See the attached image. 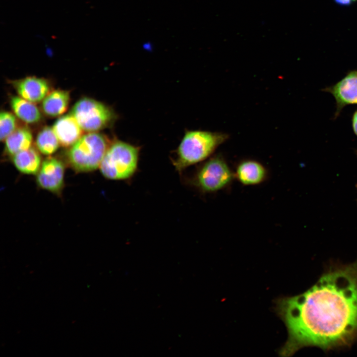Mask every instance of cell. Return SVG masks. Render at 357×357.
Returning <instances> with one entry per match:
<instances>
[{"label":"cell","mask_w":357,"mask_h":357,"mask_svg":"<svg viewBox=\"0 0 357 357\" xmlns=\"http://www.w3.org/2000/svg\"><path fill=\"white\" fill-rule=\"evenodd\" d=\"M275 303L288 333L280 356L307 347L324 352L351 347L357 341V260L332 263L306 291Z\"/></svg>","instance_id":"cell-1"},{"label":"cell","mask_w":357,"mask_h":357,"mask_svg":"<svg viewBox=\"0 0 357 357\" xmlns=\"http://www.w3.org/2000/svg\"><path fill=\"white\" fill-rule=\"evenodd\" d=\"M228 138L227 134L221 132L186 131L172 161L176 170L180 173L191 165L205 161Z\"/></svg>","instance_id":"cell-2"},{"label":"cell","mask_w":357,"mask_h":357,"mask_svg":"<svg viewBox=\"0 0 357 357\" xmlns=\"http://www.w3.org/2000/svg\"><path fill=\"white\" fill-rule=\"evenodd\" d=\"M140 149L137 146L115 140L109 145L100 166L103 176L111 180H126L135 173Z\"/></svg>","instance_id":"cell-3"},{"label":"cell","mask_w":357,"mask_h":357,"mask_svg":"<svg viewBox=\"0 0 357 357\" xmlns=\"http://www.w3.org/2000/svg\"><path fill=\"white\" fill-rule=\"evenodd\" d=\"M109 145L103 135L90 132L82 136L72 145L67 154L69 165L78 172H88L101 165Z\"/></svg>","instance_id":"cell-4"},{"label":"cell","mask_w":357,"mask_h":357,"mask_svg":"<svg viewBox=\"0 0 357 357\" xmlns=\"http://www.w3.org/2000/svg\"><path fill=\"white\" fill-rule=\"evenodd\" d=\"M235 179L234 172L221 156L206 160L189 178V183L203 193L218 192L230 186Z\"/></svg>","instance_id":"cell-5"},{"label":"cell","mask_w":357,"mask_h":357,"mask_svg":"<svg viewBox=\"0 0 357 357\" xmlns=\"http://www.w3.org/2000/svg\"><path fill=\"white\" fill-rule=\"evenodd\" d=\"M71 114L82 130L91 132L110 126L116 119V115L111 108L89 98H83L76 102Z\"/></svg>","instance_id":"cell-6"},{"label":"cell","mask_w":357,"mask_h":357,"mask_svg":"<svg viewBox=\"0 0 357 357\" xmlns=\"http://www.w3.org/2000/svg\"><path fill=\"white\" fill-rule=\"evenodd\" d=\"M64 164L60 159L49 157L37 174V183L43 189L59 194L64 185Z\"/></svg>","instance_id":"cell-7"},{"label":"cell","mask_w":357,"mask_h":357,"mask_svg":"<svg viewBox=\"0 0 357 357\" xmlns=\"http://www.w3.org/2000/svg\"><path fill=\"white\" fill-rule=\"evenodd\" d=\"M322 90L331 94L335 99L336 119L345 106L357 104V70L350 71L335 84Z\"/></svg>","instance_id":"cell-8"},{"label":"cell","mask_w":357,"mask_h":357,"mask_svg":"<svg viewBox=\"0 0 357 357\" xmlns=\"http://www.w3.org/2000/svg\"><path fill=\"white\" fill-rule=\"evenodd\" d=\"M234 172L235 178L244 185L251 186L261 184L268 177V171L261 163L247 159L239 162Z\"/></svg>","instance_id":"cell-9"},{"label":"cell","mask_w":357,"mask_h":357,"mask_svg":"<svg viewBox=\"0 0 357 357\" xmlns=\"http://www.w3.org/2000/svg\"><path fill=\"white\" fill-rule=\"evenodd\" d=\"M15 87L22 98L32 103L41 101L50 90L47 80L34 76L27 77L17 81Z\"/></svg>","instance_id":"cell-10"},{"label":"cell","mask_w":357,"mask_h":357,"mask_svg":"<svg viewBox=\"0 0 357 357\" xmlns=\"http://www.w3.org/2000/svg\"><path fill=\"white\" fill-rule=\"evenodd\" d=\"M53 128L60 144L64 147L72 145L82 136V129L71 114L59 119Z\"/></svg>","instance_id":"cell-11"},{"label":"cell","mask_w":357,"mask_h":357,"mask_svg":"<svg viewBox=\"0 0 357 357\" xmlns=\"http://www.w3.org/2000/svg\"><path fill=\"white\" fill-rule=\"evenodd\" d=\"M15 168L21 173L26 175H35L41 166V158L33 147L21 151L12 156Z\"/></svg>","instance_id":"cell-12"},{"label":"cell","mask_w":357,"mask_h":357,"mask_svg":"<svg viewBox=\"0 0 357 357\" xmlns=\"http://www.w3.org/2000/svg\"><path fill=\"white\" fill-rule=\"evenodd\" d=\"M69 101L67 91L58 90L48 94L44 99L42 107L44 113L50 117H56L65 112Z\"/></svg>","instance_id":"cell-13"},{"label":"cell","mask_w":357,"mask_h":357,"mask_svg":"<svg viewBox=\"0 0 357 357\" xmlns=\"http://www.w3.org/2000/svg\"><path fill=\"white\" fill-rule=\"evenodd\" d=\"M10 105L16 116L26 123H36L41 118L38 108L32 102L22 97H12Z\"/></svg>","instance_id":"cell-14"},{"label":"cell","mask_w":357,"mask_h":357,"mask_svg":"<svg viewBox=\"0 0 357 357\" xmlns=\"http://www.w3.org/2000/svg\"><path fill=\"white\" fill-rule=\"evenodd\" d=\"M32 140V135L30 130L26 127L18 128L5 139V152L12 156L30 147Z\"/></svg>","instance_id":"cell-15"},{"label":"cell","mask_w":357,"mask_h":357,"mask_svg":"<svg viewBox=\"0 0 357 357\" xmlns=\"http://www.w3.org/2000/svg\"><path fill=\"white\" fill-rule=\"evenodd\" d=\"M36 143L41 153L49 155L57 151L60 142L53 128L46 126L38 134Z\"/></svg>","instance_id":"cell-16"},{"label":"cell","mask_w":357,"mask_h":357,"mask_svg":"<svg viewBox=\"0 0 357 357\" xmlns=\"http://www.w3.org/2000/svg\"><path fill=\"white\" fill-rule=\"evenodd\" d=\"M16 119L11 113L2 111L0 115V138L5 139L16 129Z\"/></svg>","instance_id":"cell-17"},{"label":"cell","mask_w":357,"mask_h":357,"mask_svg":"<svg viewBox=\"0 0 357 357\" xmlns=\"http://www.w3.org/2000/svg\"><path fill=\"white\" fill-rule=\"evenodd\" d=\"M352 122L354 132L357 136V110L354 112L353 115Z\"/></svg>","instance_id":"cell-18"},{"label":"cell","mask_w":357,"mask_h":357,"mask_svg":"<svg viewBox=\"0 0 357 357\" xmlns=\"http://www.w3.org/2000/svg\"><path fill=\"white\" fill-rule=\"evenodd\" d=\"M335 2L341 5H349L351 4L353 0H334Z\"/></svg>","instance_id":"cell-19"},{"label":"cell","mask_w":357,"mask_h":357,"mask_svg":"<svg viewBox=\"0 0 357 357\" xmlns=\"http://www.w3.org/2000/svg\"><path fill=\"white\" fill-rule=\"evenodd\" d=\"M356 154H357V150L356 151Z\"/></svg>","instance_id":"cell-20"},{"label":"cell","mask_w":357,"mask_h":357,"mask_svg":"<svg viewBox=\"0 0 357 357\" xmlns=\"http://www.w3.org/2000/svg\"><path fill=\"white\" fill-rule=\"evenodd\" d=\"M355 0H353V1H355Z\"/></svg>","instance_id":"cell-21"},{"label":"cell","mask_w":357,"mask_h":357,"mask_svg":"<svg viewBox=\"0 0 357 357\" xmlns=\"http://www.w3.org/2000/svg\"></svg>","instance_id":"cell-22"}]
</instances>
